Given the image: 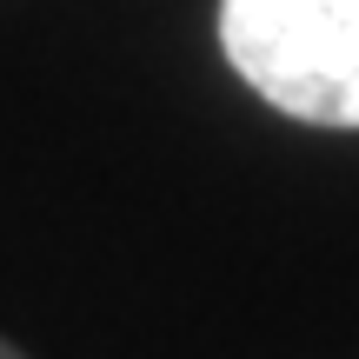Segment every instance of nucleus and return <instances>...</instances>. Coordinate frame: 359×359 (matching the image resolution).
<instances>
[{"instance_id":"1","label":"nucleus","mask_w":359,"mask_h":359,"mask_svg":"<svg viewBox=\"0 0 359 359\" xmlns=\"http://www.w3.org/2000/svg\"><path fill=\"white\" fill-rule=\"evenodd\" d=\"M219 53L286 120L359 133V0H219Z\"/></svg>"},{"instance_id":"2","label":"nucleus","mask_w":359,"mask_h":359,"mask_svg":"<svg viewBox=\"0 0 359 359\" xmlns=\"http://www.w3.org/2000/svg\"><path fill=\"white\" fill-rule=\"evenodd\" d=\"M0 359H27V353H20V346H7V339H0Z\"/></svg>"}]
</instances>
